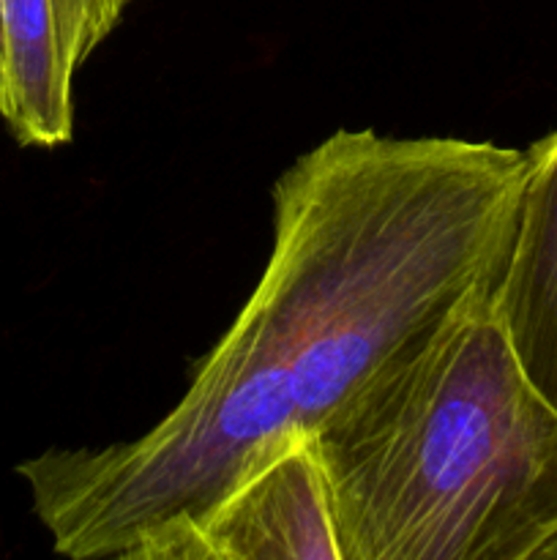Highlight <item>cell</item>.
<instances>
[{
	"label": "cell",
	"mask_w": 557,
	"mask_h": 560,
	"mask_svg": "<svg viewBox=\"0 0 557 560\" xmlns=\"http://www.w3.org/2000/svg\"><path fill=\"white\" fill-rule=\"evenodd\" d=\"M530 153L339 129L273 186V249L189 392L145 435L16 465L58 556L162 560L246 476L497 290Z\"/></svg>",
	"instance_id": "cell-1"
},
{
	"label": "cell",
	"mask_w": 557,
	"mask_h": 560,
	"mask_svg": "<svg viewBox=\"0 0 557 560\" xmlns=\"http://www.w3.org/2000/svg\"><path fill=\"white\" fill-rule=\"evenodd\" d=\"M475 295L311 435L342 560H544L557 410Z\"/></svg>",
	"instance_id": "cell-2"
},
{
	"label": "cell",
	"mask_w": 557,
	"mask_h": 560,
	"mask_svg": "<svg viewBox=\"0 0 557 560\" xmlns=\"http://www.w3.org/2000/svg\"><path fill=\"white\" fill-rule=\"evenodd\" d=\"M131 0H0V118L22 148L74 137V80Z\"/></svg>",
	"instance_id": "cell-3"
},
{
	"label": "cell",
	"mask_w": 557,
	"mask_h": 560,
	"mask_svg": "<svg viewBox=\"0 0 557 560\" xmlns=\"http://www.w3.org/2000/svg\"><path fill=\"white\" fill-rule=\"evenodd\" d=\"M162 560H342L311 438L246 476Z\"/></svg>",
	"instance_id": "cell-4"
},
{
	"label": "cell",
	"mask_w": 557,
	"mask_h": 560,
	"mask_svg": "<svg viewBox=\"0 0 557 560\" xmlns=\"http://www.w3.org/2000/svg\"><path fill=\"white\" fill-rule=\"evenodd\" d=\"M495 315L530 386L557 410V129L528 148Z\"/></svg>",
	"instance_id": "cell-5"
},
{
	"label": "cell",
	"mask_w": 557,
	"mask_h": 560,
	"mask_svg": "<svg viewBox=\"0 0 557 560\" xmlns=\"http://www.w3.org/2000/svg\"><path fill=\"white\" fill-rule=\"evenodd\" d=\"M544 560H557V539L552 541V545H549V550L544 552Z\"/></svg>",
	"instance_id": "cell-6"
}]
</instances>
